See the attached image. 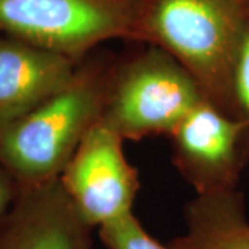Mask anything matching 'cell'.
Returning a JSON list of instances; mask_svg holds the SVG:
<instances>
[{"label": "cell", "instance_id": "6da1fadb", "mask_svg": "<svg viewBox=\"0 0 249 249\" xmlns=\"http://www.w3.org/2000/svg\"><path fill=\"white\" fill-rule=\"evenodd\" d=\"M115 57L89 54L65 86L0 130V163L22 188L60 178L83 137L101 121Z\"/></svg>", "mask_w": 249, "mask_h": 249}, {"label": "cell", "instance_id": "7a4b0ae2", "mask_svg": "<svg viewBox=\"0 0 249 249\" xmlns=\"http://www.w3.org/2000/svg\"><path fill=\"white\" fill-rule=\"evenodd\" d=\"M249 28V0H139L134 43L173 55L206 101L232 115V78Z\"/></svg>", "mask_w": 249, "mask_h": 249}, {"label": "cell", "instance_id": "3957f363", "mask_svg": "<svg viewBox=\"0 0 249 249\" xmlns=\"http://www.w3.org/2000/svg\"><path fill=\"white\" fill-rule=\"evenodd\" d=\"M204 100L196 78L152 45L115 57L101 122L124 140L169 136Z\"/></svg>", "mask_w": 249, "mask_h": 249}, {"label": "cell", "instance_id": "277c9868", "mask_svg": "<svg viewBox=\"0 0 249 249\" xmlns=\"http://www.w3.org/2000/svg\"><path fill=\"white\" fill-rule=\"evenodd\" d=\"M139 0H0V34L80 62L114 39L134 42Z\"/></svg>", "mask_w": 249, "mask_h": 249}, {"label": "cell", "instance_id": "5b68a950", "mask_svg": "<svg viewBox=\"0 0 249 249\" xmlns=\"http://www.w3.org/2000/svg\"><path fill=\"white\" fill-rule=\"evenodd\" d=\"M124 142L100 121L83 137L60 176L65 194L93 229L133 213L140 180L124 155Z\"/></svg>", "mask_w": 249, "mask_h": 249}, {"label": "cell", "instance_id": "8992f818", "mask_svg": "<svg viewBox=\"0 0 249 249\" xmlns=\"http://www.w3.org/2000/svg\"><path fill=\"white\" fill-rule=\"evenodd\" d=\"M168 137L175 168L196 194L238 188L249 163L238 119L204 100Z\"/></svg>", "mask_w": 249, "mask_h": 249}, {"label": "cell", "instance_id": "52a82bcc", "mask_svg": "<svg viewBox=\"0 0 249 249\" xmlns=\"http://www.w3.org/2000/svg\"><path fill=\"white\" fill-rule=\"evenodd\" d=\"M91 230L57 178L22 188L0 217V249H91Z\"/></svg>", "mask_w": 249, "mask_h": 249}, {"label": "cell", "instance_id": "ba28073f", "mask_svg": "<svg viewBox=\"0 0 249 249\" xmlns=\"http://www.w3.org/2000/svg\"><path fill=\"white\" fill-rule=\"evenodd\" d=\"M78 64L0 34V130L65 86Z\"/></svg>", "mask_w": 249, "mask_h": 249}, {"label": "cell", "instance_id": "9c48e42d", "mask_svg": "<svg viewBox=\"0 0 249 249\" xmlns=\"http://www.w3.org/2000/svg\"><path fill=\"white\" fill-rule=\"evenodd\" d=\"M186 230L173 249H249V219L238 188L196 194L184 209Z\"/></svg>", "mask_w": 249, "mask_h": 249}, {"label": "cell", "instance_id": "30bf717a", "mask_svg": "<svg viewBox=\"0 0 249 249\" xmlns=\"http://www.w3.org/2000/svg\"><path fill=\"white\" fill-rule=\"evenodd\" d=\"M98 237L107 249H173L151 237L134 213L98 227Z\"/></svg>", "mask_w": 249, "mask_h": 249}, {"label": "cell", "instance_id": "8fae6325", "mask_svg": "<svg viewBox=\"0 0 249 249\" xmlns=\"http://www.w3.org/2000/svg\"><path fill=\"white\" fill-rule=\"evenodd\" d=\"M232 115L242 124L244 147L249 160V28L242 40L234 70Z\"/></svg>", "mask_w": 249, "mask_h": 249}, {"label": "cell", "instance_id": "7c38bea8", "mask_svg": "<svg viewBox=\"0 0 249 249\" xmlns=\"http://www.w3.org/2000/svg\"><path fill=\"white\" fill-rule=\"evenodd\" d=\"M22 187L13 178V175L0 163V217L7 213L13 204L21 194Z\"/></svg>", "mask_w": 249, "mask_h": 249}]
</instances>
